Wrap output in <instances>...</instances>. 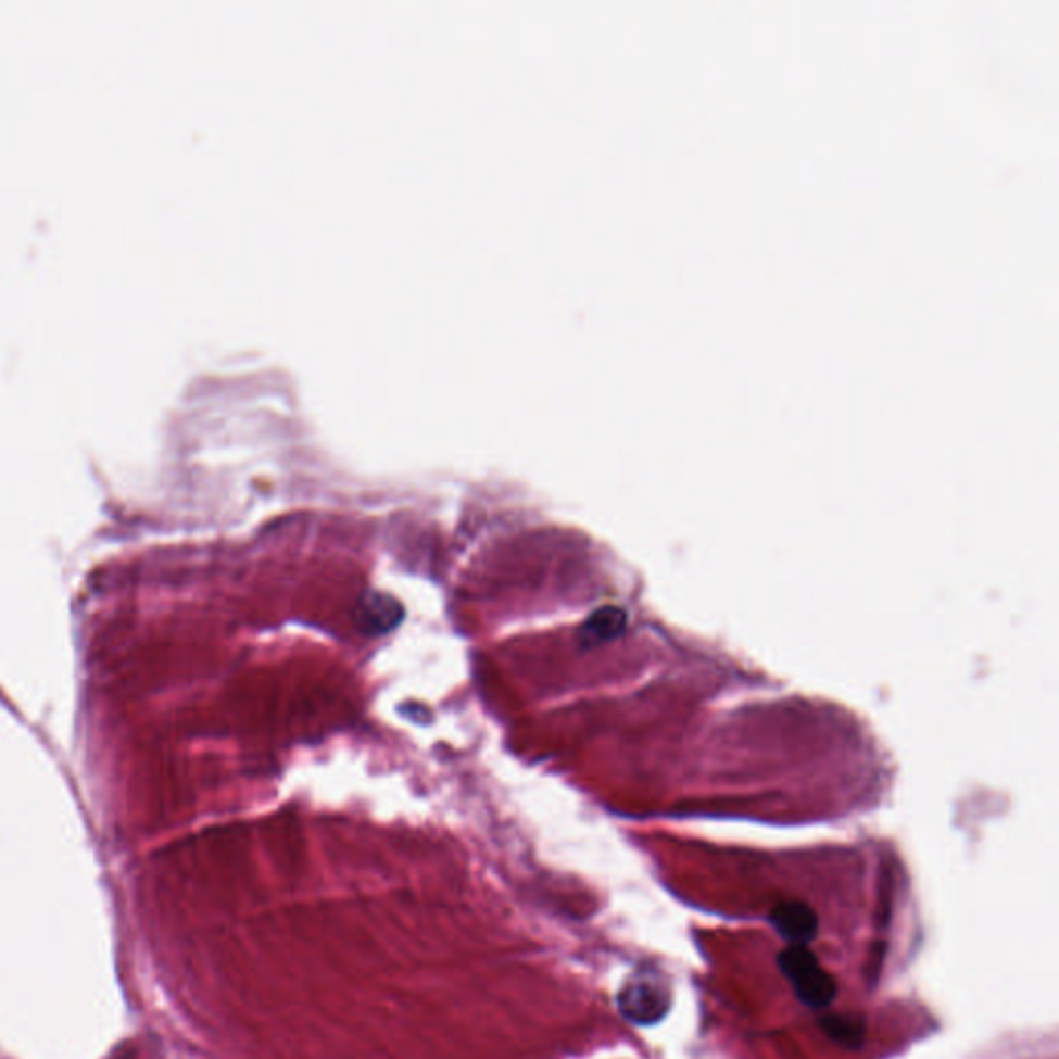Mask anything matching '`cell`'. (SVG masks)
Returning a JSON list of instances; mask_svg holds the SVG:
<instances>
[{"mask_svg": "<svg viewBox=\"0 0 1059 1059\" xmlns=\"http://www.w3.org/2000/svg\"><path fill=\"white\" fill-rule=\"evenodd\" d=\"M780 973L791 983L800 1004L809 1010H825L834 1004L839 995V983L832 974L823 971L818 956L809 946H789L780 951Z\"/></svg>", "mask_w": 1059, "mask_h": 1059, "instance_id": "cell-1", "label": "cell"}, {"mask_svg": "<svg viewBox=\"0 0 1059 1059\" xmlns=\"http://www.w3.org/2000/svg\"><path fill=\"white\" fill-rule=\"evenodd\" d=\"M672 995L665 979L648 967L631 974L617 994L621 1017L638 1026H654L669 1014Z\"/></svg>", "mask_w": 1059, "mask_h": 1059, "instance_id": "cell-2", "label": "cell"}, {"mask_svg": "<svg viewBox=\"0 0 1059 1059\" xmlns=\"http://www.w3.org/2000/svg\"><path fill=\"white\" fill-rule=\"evenodd\" d=\"M770 923L791 946H809L820 931L818 912L803 900H786L770 910Z\"/></svg>", "mask_w": 1059, "mask_h": 1059, "instance_id": "cell-3", "label": "cell"}, {"mask_svg": "<svg viewBox=\"0 0 1059 1059\" xmlns=\"http://www.w3.org/2000/svg\"><path fill=\"white\" fill-rule=\"evenodd\" d=\"M402 617H404V608L400 603L379 592H370L358 608L361 628L365 633H373V635L388 633L400 623Z\"/></svg>", "mask_w": 1059, "mask_h": 1059, "instance_id": "cell-4", "label": "cell"}, {"mask_svg": "<svg viewBox=\"0 0 1059 1059\" xmlns=\"http://www.w3.org/2000/svg\"><path fill=\"white\" fill-rule=\"evenodd\" d=\"M820 1029L834 1043L843 1045L846 1049H861L867 1037V1026L861 1017L855 1014H825L820 1018Z\"/></svg>", "mask_w": 1059, "mask_h": 1059, "instance_id": "cell-5", "label": "cell"}, {"mask_svg": "<svg viewBox=\"0 0 1059 1059\" xmlns=\"http://www.w3.org/2000/svg\"><path fill=\"white\" fill-rule=\"evenodd\" d=\"M623 626H626V615L615 606H605L585 621L584 628L580 631V640L584 646H596L601 642L615 638Z\"/></svg>", "mask_w": 1059, "mask_h": 1059, "instance_id": "cell-6", "label": "cell"}]
</instances>
